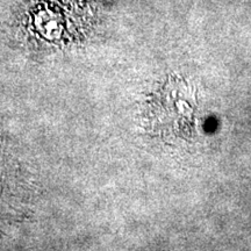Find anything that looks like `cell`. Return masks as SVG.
<instances>
[{
  "instance_id": "1",
  "label": "cell",
  "mask_w": 251,
  "mask_h": 251,
  "mask_svg": "<svg viewBox=\"0 0 251 251\" xmlns=\"http://www.w3.org/2000/svg\"><path fill=\"white\" fill-rule=\"evenodd\" d=\"M149 114L156 131L181 134L193 125V97L185 84L168 83L153 97Z\"/></svg>"
}]
</instances>
